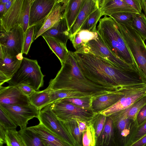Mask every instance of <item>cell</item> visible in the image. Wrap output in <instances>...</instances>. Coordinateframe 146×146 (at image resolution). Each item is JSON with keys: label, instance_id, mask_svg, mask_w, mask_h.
<instances>
[{"label": "cell", "instance_id": "31", "mask_svg": "<svg viewBox=\"0 0 146 146\" xmlns=\"http://www.w3.org/2000/svg\"><path fill=\"white\" fill-rule=\"evenodd\" d=\"M103 15L100 8L97 9L88 16L81 27L79 31L87 30L94 32H97V24Z\"/></svg>", "mask_w": 146, "mask_h": 146}, {"label": "cell", "instance_id": "52", "mask_svg": "<svg viewBox=\"0 0 146 146\" xmlns=\"http://www.w3.org/2000/svg\"><path fill=\"white\" fill-rule=\"evenodd\" d=\"M5 10V4L0 3V18L3 15Z\"/></svg>", "mask_w": 146, "mask_h": 146}, {"label": "cell", "instance_id": "8", "mask_svg": "<svg viewBox=\"0 0 146 146\" xmlns=\"http://www.w3.org/2000/svg\"><path fill=\"white\" fill-rule=\"evenodd\" d=\"M37 118L39 123L58 137L72 146H77L61 121L51 110L50 104L39 111Z\"/></svg>", "mask_w": 146, "mask_h": 146}, {"label": "cell", "instance_id": "19", "mask_svg": "<svg viewBox=\"0 0 146 146\" xmlns=\"http://www.w3.org/2000/svg\"><path fill=\"white\" fill-rule=\"evenodd\" d=\"M99 5L103 15L110 16L114 13L123 12L138 13L123 0H99Z\"/></svg>", "mask_w": 146, "mask_h": 146}, {"label": "cell", "instance_id": "17", "mask_svg": "<svg viewBox=\"0 0 146 146\" xmlns=\"http://www.w3.org/2000/svg\"><path fill=\"white\" fill-rule=\"evenodd\" d=\"M23 0H15L11 8L0 18V29L8 32L17 24Z\"/></svg>", "mask_w": 146, "mask_h": 146}, {"label": "cell", "instance_id": "35", "mask_svg": "<svg viewBox=\"0 0 146 146\" xmlns=\"http://www.w3.org/2000/svg\"><path fill=\"white\" fill-rule=\"evenodd\" d=\"M96 138L94 129L90 123L82 137L83 146H96Z\"/></svg>", "mask_w": 146, "mask_h": 146}, {"label": "cell", "instance_id": "9", "mask_svg": "<svg viewBox=\"0 0 146 146\" xmlns=\"http://www.w3.org/2000/svg\"><path fill=\"white\" fill-rule=\"evenodd\" d=\"M98 35V37L96 40H90L80 49L103 58L120 68L131 69L137 67L136 64L133 65L129 64L113 53L106 46L100 36Z\"/></svg>", "mask_w": 146, "mask_h": 146}, {"label": "cell", "instance_id": "12", "mask_svg": "<svg viewBox=\"0 0 146 146\" xmlns=\"http://www.w3.org/2000/svg\"><path fill=\"white\" fill-rule=\"evenodd\" d=\"M146 86V84L139 85L92 97L91 109L95 113H100L115 104L128 92Z\"/></svg>", "mask_w": 146, "mask_h": 146}, {"label": "cell", "instance_id": "42", "mask_svg": "<svg viewBox=\"0 0 146 146\" xmlns=\"http://www.w3.org/2000/svg\"><path fill=\"white\" fill-rule=\"evenodd\" d=\"M69 39L76 50V51L80 49L84 46V44L78 33L70 36Z\"/></svg>", "mask_w": 146, "mask_h": 146}, {"label": "cell", "instance_id": "44", "mask_svg": "<svg viewBox=\"0 0 146 146\" xmlns=\"http://www.w3.org/2000/svg\"><path fill=\"white\" fill-rule=\"evenodd\" d=\"M146 134V121L142 125L138 127L135 134L132 140V144L137 141Z\"/></svg>", "mask_w": 146, "mask_h": 146}, {"label": "cell", "instance_id": "10", "mask_svg": "<svg viewBox=\"0 0 146 146\" xmlns=\"http://www.w3.org/2000/svg\"><path fill=\"white\" fill-rule=\"evenodd\" d=\"M25 33L17 24L8 32L0 29V46L3 51L11 56H16L23 53Z\"/></svg>", "mask_w": 146, "mask_h": 146}, {"label": "cell", "instance_id": "23", "mask_svg": "<svg viewBox=\"0 0 146 146\" xmlns=\"http://www.w3.org/2000/svg\"><path fill=\"white\" fill-rule=\"evenodd\" d=\"M85 1L68 0L65 10L64 17L66 19L69 30L75 22Z\"/></svg>", "mask_w": 146, "mask_h": 146}, {"label": "cell", "instance_id": "55", "mask_svg": "<svg viewBox=\"0 0 146 146\" xmlns=\"http://www.w3.org/2000/svg\"><path fill=\"white\" fill-rule=\"evenodd\" d=\"M23 53H21L18 54L16 56L17 58L19 60L22 61L23 59Z\"/></svg>", "mask_w": 146, "mask_h": 146}, {"label": "cell", "instance_id": "56", "mask_svg": "<svg viewBox=\"0 0 146 146\" xmlns=\"http://www.w3.org/2000/svg\"><path fill=\"white\" fill-rule=\"evenodd\" d=\"M9 1L10 0H0V3L5 4Z\"/></svg>", "mask_w": 146, "mask_h": 146}, {"label": "cell", "instance_id": "6", "mask_svg": "<svg viewBox=\"0 0 146 146\" xmlns=\"http://www.w3.org/2000/svg\"><path fill=\"white\" fill-rule=\"evenodd\" d=\"M109 116L113 123L115 146H130L138 127L136 121L118 112Z\"/></svg>", "mask_w": 146, "mask_h": 146}, {"label": "cell", "instance_id": "24", "mask_svg": "<svg viewBox=\"0 0 146 146\" xmlns=\"http://www.w3.org/2000/svg\"><path fill=\"white\" fill-rule=\"evenodd\" d=\"M4 53L3 58L0 60V71L11 78L19 67L22 61L19 60L16 56H11L4 51Z\"/></svg>", "mask_w": 146, "mask_h": 146}, {"label": "cell", "instance_id": "26", "mask_svg": "<svg viewBox=\"0 0 146 146\" xmlns=\"http://www.w3.org/2000/svg\"><path fill=\"white\" fill-rule=\"evenodd\" d=\"M50 90L47 87L42 91H36L29 97L30 103L39 110L51 104Z\"/></svg>", "mask_w": 146, "mask_h": 146}, {"label": "cell", "instance_id": "30", "mask_svg": "<svg viewBox=\"0 0 146 146\" xmlns=\"http://www.w3.org/2000/svg\"><path fill=\"white\" fill-rule=\"evenodd\" d=\"M50 94L51 104L69 98L91 96L77 91L67 90H53L50 89Z\"/></svg>", "mask_w": 146, "mask_h": 146}, {"label": "cell", "instance_id": "14", "mask_svg": "<svg viewBox=\"0 0 146 146\" xmlns=\"http://www.w3.org/2000/svg\"><path fill=\"white\" fill-rule=\"evenodd\" d=\"M68 1L57 0L51 12L45 21L43 23L38 25L39 26L36 30H35L33 42L64 17L65 10Z\"/></svg>", "mask_w": 146, "mask_h": 146}, {"label": "cell", "instance_id": "54", "mask_svg": "<svg viewBox=\"0 0 146 146\" xmlns=\"http://www.w3.org/2000/svg\"><path fill=\"white\" fill-rule=\"evenodd\" d=\"M0 60L3 58L4 56V53L2 46H0Z\"/></svg>", "mask_w": 146, "mask_h": 146}, {"label": "cell", "instance_id": "2", "mask_svg": "<svg viewBox=\"0 0 146 146\" xmlns=\"http://www.w3.org/2000/svg\"><path fill=\"white\" fill-rule=\"evenodd\" d=\"M55 77L50 81L48 88L56 90H73L96 97L113 91L96 85L88 80L79 68L72 54L69 51L64 63Z\"/></svg>", "mask_w": 146, "mask_h": 146}, {"label": "cell", "instance_id": "27", "mask_svg": "<svg viewBox=\"0 0 146 146\" xmlns=\"http://www.w3.org/2000/svg\"><path fill=\"white\" fill-rule=\"evenodd\" d=\"M25 146H45L38 135L28 127L18 131Z\"/></svg>", "mask_w": 146, "mask_h": 146}, {"label": "cell", "instance_id": "25", "mask_svg": "<svg viewBox=\"0 0 146 146\" xmlns=\"http://www.w3.org/2000/svg\"><path fill=\"white\" fill-rule=\"evenodd\" d=\"M50 49L59 60L61 65L65 62L69 51L66 46L53 37L43 36Z\"/></svg>", "mask_w": 146, "mask_h": 146}, {"label": "cell", "instance_id": "53", "mask_svg": "<svg viewBox=\"0 0 146 146\" xmlns=\"http://www.w3.org/2000/svg\"><path fill=\"white\" fill-rule=\"evenodd\" d=\"M141 6L146 17V0H141Z\"/></svg>", "mask_w": 146, "mask_h": 146}, {"label": "cell", "instance_id": "33", "mask_svg": "<svg viewBox=\"0 0 146 146\" xmlns=\"http://www.w3.org/2000/svg\"><path fill=\"white\" fill-rule=\"evenodd\" d=\"M146 104V94L135 101L129 108L123 110L126 117L135 120L136 116L140 109Z\"/></svg>", "mask_w": 146, "mask_h": 146}, {"label": "cell", "instance_id": "48", "mask_svg": "<svg viewBox=\"0 0 146 146\" xmlns=\"http://www.w3.org/2000/svg\"><path fill=\"white\" fill-rule=\"evenodd\" d=\"M78 126L80 131L82 134L86 131L90 122L76 120Z\"/></svg>", "mask_w": 146, "mask_h": 146}, {"label": "cell", "instance_id": "18", "mask_svg": "<svg viewBox=\"0 0 146 146\" xmlns=\"http://www.w3.org/2000/svg\"><path fill=\"white\" fill-rule=\"evenodd\" d=\"M99 8V0H85L75 22L69 30L70 37L78 33L88 16Z\"/></svg>", "mask_w": 146, "mask_h": 146}, {"label": "cell", "instance_id": "40", "mask_svg": "<svg viewBox=\"0 0 146 146\" xmlns=\"http://www.w3.org/2000/svg\"><path fill=\"white\" fill-rule=\"evenodd\" d=\"M35 28L34 26L29 27L25 33L22 52L23 54L26 55L28 54L31 44L33 42Z\"/></svg>", "mask_w": 146, "mask_h": 146}, {"label": "cell", "instance_id": "57", "mask_svg": "<svg viewBox=\"0 0 146 146\" xmlns=\"http://www.w3.org/2000/svg\"><path fill=\"white\" fill-rule=\"evenodd\" d=\"M144 146H146V144H145V145H144Z\"/></svg>", "mask_w": 146, "mask_h": 146}, {"label": "cell", "instance_id": "47", "mask_svg": "<svg viewBox=\"0 0 146 146\" xmlns=\"http://www.w3.org/2000/svg\"><path fill=\"white\" fill-rule=\"evenodd\" d=\"M17 86L25 95L28 97L36 91L30 86L25 85H21Z\"/></svg>", "mask_w": 146, "mask_h": 146}, {"label": "cell", "instance_id": "13", "mask_svg": "<svg viewBox=\"0 0 146 146\" xmlns=\"http://www.w3.org/2000/svg\"><path fill=\"white\" fill-rule=\"evenodd\" d=\"M57 0H32L29 27L38 25L45 21Z\"/></svg>", "mask_w": 146, "mask_h": 146}, {"label": "cell", "instance_id": "28", "mask_svg": "<svg viewBox=\"0 0 146 146\" xmlns=\"http://www.w3.org/2000/svg\"><path fill=\"white\" fill-rule=\"evenodd\" d=\"M61 121L77 146H83L82 140L83 134L80 131L76 120Z\"/></svg>", "mask_w": 146, "mask_h": 146}, {"label": "cell", "instance_id": "41", "mask_svg": "<svg viewBox=\"0 0 146 146\" xmlns=\"http://www.w3.org/2000/svg\"><path fill=\"white\" fill-rule=\"evenodd\" d=\"M82 40L84 46L90 40H96L98 37L97 32H94L87 30H81L77 33Z\"/></svg>", "mask_w": 146, "mask_h": 146}, {"label": "cell", "instance_id": "20", "mask_svg": "<svg viewBox=\"0 0 146 146\" xmlns=\"http://www.w3.org/2000/svg\"><path fill=\"white\" fill-rule=\"evenodd\" d=\"M28 127L38 135L45 146H72L40 123L37 125Z\"/></svg>", "mask_w": 146, "mask_h": 146}, {"label": "cell", "instance_id": "32", "mask_svg": "<svg viewBox=\"0 0 146 146\" xmlns=\"http://www.w3.org/2000/svg\"><path fill=\"white\" fill-rule=\"evenodd\" d=\"M32 0H23L18 24L22 28L24 32L29 28L30 12Z\"/></svg>", "mask_w": 146, "mask_h": 146}, {"label": "cell", "instance_id": "51", "mask_svg": "<svg viewBox=\"0 0 146 146\" xmlns=\"http://www.w3.org/2000/svg\"><path fill=\"white\" fill-rule=\"evenodd\" d=\"M14 1L15 0H10L8 2L5 4V10L3 15L9 10L13 4Z\"/></svg>", "mask_w": 146, "mask_h": 146}, {"label": "cell", "instance_id": "45", "mask_svg": "<svg viewBox=\"0 0 146 146\" xmlns=\"http://www.w3.org/2000/svg\"><path fill=\"white\" fill-rule=\"evenodd\" d=\"M138 13H142L141 0H123Z\"/></svg>", "mask_w": 146, "mask_h": 146}, {"label": "cell", "instance_id": "11", "mask_svg": "<svg viewBox=\"0 0 146 146\" xmlns=\"http://www.w3.org/2000/svg\"><path fill=\"white\" fill-rule=\"evenodd\" d=\"M0 107L21 129L27 127L29 120L37 118L40 111L31 104L25 106L0 104Z\"/></svg>", "mask_w": 146, "mask_h": 146}, {"label": "cell", "instance_id": "38", "mask_svg": "<svg viewBox=\"0 0 146 146\" xmlns=\"http://www.w3.org/2000/svg\"><path fill=\"white\" fill-rule=\"evenodd\" d=\"M9 146H25L16 129L7 130Z\"/></svg>", "mask_w": 146, "mask_h": 146}, {"label": "cell", "instance_id": "22", "mask_svg": "<svg viewBox=\"0 0 146 146\" xmlns=\"http://www.w3.org/2000/svg\"><path fill=\"white\" fill-rule=\"evenodd\" d=\"M96 146H115L113 123L109 116L106 117L103 129L96 139Z\"/></svg>", "mask_w": 146, "mask_h": 146}, {"label": "cell", "instance_id": "5", "mask_svg": "<svg viewBox=\"0 0 146 146\" xmlns=\"http://www.w3.org/2000/svg\"><path fill=\"white\" fill-rule=\"evenodd\" d=\"M116 23L135 62L146 80V45L145 41L130 25Z\"/></svg>", "mask_w": 146, "mask_h": 146}, {"label": "cell", "instance_id": "58", "mask_svg": "<svg viewBox=\"0 0 146 146\" xmlns=\"http://www.w3.org/2000/svg\"><path fill=\"white\" fill-rule=\"evenodd\" d=\"M6 146H7L6 145Z\"/></svg>", "mask_w": 146, "mask_h": 146}, {"label": "cell", "instance_id": "4", "mask_svg": "<svg viewBox=\"0 0 146 146\" xmlns=\"http://www.w3.org/2000/svg\"><path fill=\"white\" fill-rule=\"evenodd\" d=\"M44 77L36 60L23 57L19 67L7 82L11 86L27 85L37 91L43 86Z\"/></svg>", "mask_w": 146, "mask_h": 146}, {"label": "cell", "instance_id": "49", "mask_svg": "<svg viewBox=\"0 0 146 146\" xmlns=\"http://www.w3.org/2000/svg\"><path fill=\"white\" fill-rule=\"evenodd\" d=\"M146 144V134L130 146H144Z\"/></svg>", "mask_w": 146, "mask_h": 146}, {"label": "cell", "instance_id": "29", "mask_svg": "<svg viewBox=\"0 0 146 146\" xmlns=\"http://www.w3.org/2000/svg\"><path fill=\"white\" fill-rule=\"evenodd\" d=\"M130 26L145 41L146 40V17L143 13H135Z\"/></svg>", "mask_w": 146, "mask_h": 146}, {"label": "cell", "instance_id": "43", "mask_svg": "<svg viewBox=\"0 0 146 146\" xmlns=\"http://www.w3.org/2000/svg\"><path fill=\"white\" fill-rule=\"evenodd\" d=\"M135 121L138 127L140 126L146 121V104L138 112Z\"/></svg>", "mask_w": 146, "mask_h": 146}, {"label": "cell", "instance_id": "16", "mask_svg": "<svg viewBox=\"0 0 146 146\" xmlns=\"http://www.w3.org/2000/svg\"><path fill=\"white\" fill-rule=\"evenodd\" d=\"M146 94V87L133 90L127 93L115 104L100 112L106 117L127 109L139 98Z\"/></svg>", "mask_w": 146, "mask_h": 146}, {"label": "cell", "instance_id": "7", "mask_svg": "<svg viewBox=\"0 0 146 146\" xmlns=\"http://www.w3.org/2000/svg\"><path fill=\"white\" fill-rule=\"evenodd\" d=\"M51 110L61 121L72 120L90 122L95 113L92 109H83L66 101L58 100L50 104Z\"/></svg>", "mask_w": 146, "mask_h": 146}, {"label": "cell", "instance_id": "39", "mask_svg": "<svg viewBox=\"0 0 146 146\" xmlns=\"http://www.w3.org/2000/svg\"><path fill=\"white\" fill-rule=\"evenodd\" d=\"M0 125L7 130L16 129L17 127L6 112L1 107Z\"/></svg>", "mask_w": 146, "mask_h": 146}, {"label": "cell", "instance_id": "34", "mask_svg": "<svg viewBox=\"0 0 146 146\" xmlns=\"http://www.w3.org/2000/svg\"><path fill=\"white\" fill-rule=\"evenodd\" d=\"M92 97L91 96L71 97L60 100L68 101L83 109H92Z\"/></svg>", "mask_w": 146, "mask_h": 146}, {"label": "cell", "instance_id": "1", "mask_svg": "<svg viewBox=\"0 0 146 146\" xmlns=\"http://www.w3.org/2000/svg\"><path fill=\"white\" fill-rule=\"evenodd\" d=\"M72 52L85 77L96 85L118 91L146 84V80L137 66L131 69L121 68L82 49Z\"/></svg>", "mask_w": 146, "mask_h": 146}, {"label": "cell", "instance_id": "3", "mask_svg": "<svg viewBox=\"0 0 146 146\" xmlns=\"http://www.w3.org/2000/svg\"><path fill=\"white\" fill-rule=\"evenodd\" d=\"M99 22L97 32L106 46L113 53L127 64L135 65L116 22L111 17L106 15L100 19Z\"/></svg>", "mask_w": 146, "mask_h": 146}, {"label": "cell", "instance_id": "15", "mask_svg": "<svg viewBox=\"0 0 146 146\" xmlns=\"http://www.w3.org/2000/svg\"><path fill=\"white\" fill-rule=\"evenodd\" d=\"M29 97L16 86H0V104L27 105L30 104Z\"/></svg>", "mask_w": 146, "mask_h": 146}, {"label": "cell", "instance_id": "46", "mask_svg": "<svg viewBox=\"0 0 146 146\" xmlns=\"http://www.w3.org/2000/svg\"><path fill=\"white\" fill-rule=\"evenodd\" d=\"M4 144L7 146H9L7 130L0 125V145L3 146Z\"/></svg>", "mask_w": 146, "mask_h": 146}, {"label": "cell", "instance_id": "50", "mask_svg": "<svg viewBox=\"0 0 146 146\" xmlns=\"http://www.w3.org/2000/svg\"><path fill=\"white\" fill-rule=\"evenodd\" d=\"M11 78L0 71V86H1L5 82H7Z\"/></svg>", "mask_w": 146, "mask_h": 146}, {"label": "cell", "instance_id": "37", "mask_svg": "<svg viewBox=\"0 0 146 146\" xmlns=\"http://www.w3.org/2000/svg\"><path fill=\"white\" fill-rule=\"evenodd\" d=\"M135 13L123 12L118 13L110 16L117 23L125 25H130L133 16Z\"/></svg>", "mask_w": 146, "mask_h": 146}, {"label": "cell", "instance_id": "21", "mask_svg": "<svg viewBox=\"0 0 146 146\" xmlns=\"http://www.w3.org/2000/svg\"><path fill=\"white\" fill-rule=\"evenodd\" d=\"M67 24L64 17L51 28L41 35L43 36L53 37L58 40L65 46L70 37Z\"/></svg>", "mask_w": 146, "mask_h": 146}, {"label": "cell", "instance_id": "36", "mask_svg": "<svg viewBox=\"0 0 146 146\" xmlns=\"http://www.w3.org/2000/svg\"><path fill=\"white\" fill-rule=\"evenodd\" d=\"M106 116L100 113H95L90 123L94 129L96 139L103 129Z\"/></svg>", "mask_w": 146, "mask_h": 146}]
</instances>
